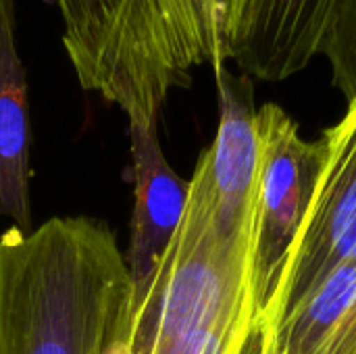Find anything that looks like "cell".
<instances>
[{
  "instance_id": "obj_1",
  "label": "cell",
  "mask_w": 356,
  "mask_h": 354,
  "mask_svg": "<svg viewBox=\"0 0 356 354\" xmlns=\"http://www.w3.org/2000/svg\"><path fill=\"white\" fill-rule=\"evenodd\" d=\"M257 202H217L209 148L196 161L181 223L146 290L125 305L106 354H250L263 300L254 275Z\"/></svg>"
},
{
  "instance_id": "obj_2",
  "label": "cell",
  "mask_w": 356,
  "mask_h": 354,
  "mask_svg": "<svg viewBox=\"0 0 356 354\" xmlns=\"http://www.w3.org/2000/svg\"><path fill=\"white\" fill-rule=\"evenodd\" d=\"M113 230L52 217L0 234V354H106L129 298Z\"/></svg>"
},
{
  "instance_id": "obj_3",
  "label": "cell",
  "mask_w": 356,
  "mask_h": 354,
  "mask_svg": "<svg viewBox=\"0 0 356 354\" xmlns=\"http://www.w3.org/2000/svg\"><path fill=\"white\" fill-rule=\"evenodd\" d=\"M315 192L263 309L259 338H273L284 319L340 265L356 261V98L321 138Z\"/></svg>"
},
{
  "instance_id": "obj_4",
  "label": "cell",
  "mask_w": 356,
  "mask_h": 354,
  "mask_svg": "<svg viewBox=\"0 0 356 354\" xmlns=\"http://www.w3.org/2000/svg\"><path fill=\"white\" fill-rule=\"evenodd\" d=\"M242 0H106L94 42L96 58L113 65L173 63L227 67Z\"/></svg>"
},
{
  "instance_id": "obj_5",
  "label": "cell",
  "mask_w": 356,
  "mask_h": 354,
  "mask_svg": "<svg viewBox=\"0 0 356 354\" xmlns=\"http://www.w3.org/2000/svg\"><path fill=\"white\" fill-rule=\"evenodd\" d=\"M257 134L261 165L254 275L265 309L309 211L321 165V144L319 138L307 140L298 123L275 102L259 106Z\"/></svg>"
},
{
  "instance_id": "obj_6",
  "label": "cell",
  "mask_w": 356,
  "mask_h": 354,
  "mask_svg": "<svg viewBox=\"0 0 356 354\" xmlns=\"http://www.w3.org/2000/svg\"><path fill=\"white\" fill-rule=\"evenodd\" d=\"M156 125H129L134 211L129 248V300H136L152 280L161 257L171 244L188 202L190 182L181 179L159 142Z\"/></svg>"
},
{
  "instance_id": "obj_7",
  "label": "cell",
  "mask_w": 356,
  "mask_h": 354,
  "mask_svg": "<svg viewBox=\"0 0 356 354\" xmlns=\"http://www.w3.org/2000/svg\"><path fill=\"white\" fill-rule=\"evenodd\" d=\"M336 0H242L232 61L261 81H284L321 54Z\"/></svg>"
},
{
  "instance_id": "obj_8",
  "label": "cell",
  "mask_w": 356,
  "mask_h": 354,
  "mask_svg": "<svg viewBox=\"0 0 356 354\" xmlns=\"http://www.w3.org/2000/svg\"><path fill=\"white\" fill-rule=\"evenodd\" d=\"M27 77L17 48L15 4L0 2V219L31 232Z\"/></svg>"
},
{
  "instance_id": "obj_9",
  "label": "cell",
  "mask_w": 356,
  "mask_h": 354,
  "mask_svg": "<svg viewBox=\"0 0 356 354\" xmlns=\"http://www.w3.org/2000/svg\"><path fill=\"white\" fill-rule=\"evenodd\" d=\"M275 354H356V261L334 269L273 338Z\"/></svg>"
},
{
  "instance_id": "obj_10",
  "label": "cell",
  "mask_w": 356,
  "mask_h": 354,
  "mask_svg": "<svg viewBox=\"0 0 356 354\" xmlns=\"http://www.w3.org/2000/svg\"><path fill=\"white\" fill-rule=\"evenodd\" d=\"M332 67V81L346 102L356 98V0H336L321 44Z\"/></svg>"
},
{
  "instance_id": "obj_11",
  "label": "cell",
  "mask_w": 356,
  "mask_h": 354,
  "mask_svg": "<svg viewBox=\"0 0 356 354\" xmlns=\"http://www.w3.org/2000/svg\"><path fill=\"white\" fill-rule=\"evenodd\" d=\"M63 19V44L73 69L88 56L102 25L106 0H54Z\"/></svg>"
},
{
  "instance_id": "obj_12",
  "label": "cell",
  "mask_w": 356,
  "mask_h": 354,
  "mask_svg": "<svg viewBox=\"0 0 356 354\" xmlns=\"http://www.w3.org/2000/svg\"><path fill=\"white\" fill-rule=\"evenodd\" d=\"M0 2H2V0H0Z\"/></svg>"
}]
</instances>
